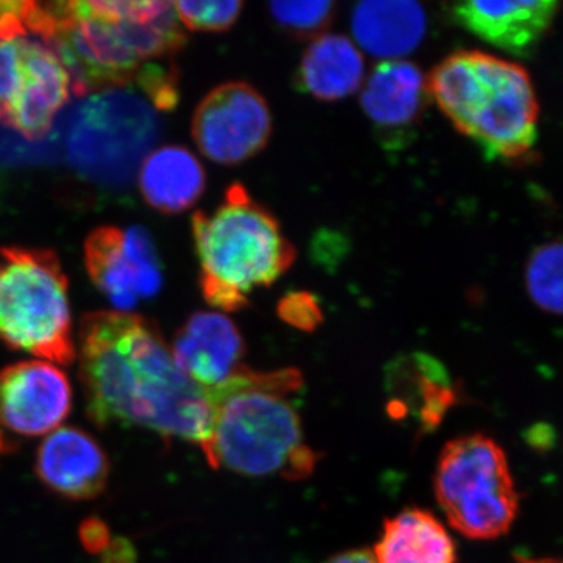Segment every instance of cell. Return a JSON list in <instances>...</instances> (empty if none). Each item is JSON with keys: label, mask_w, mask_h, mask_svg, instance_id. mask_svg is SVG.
<instances>
[{"label": "cell", "mask_w": 563, "mask_h": 563, "mask_svg": "<svg viewBox=\"0 0 563 563\" xmlns=\"http://www.w3.org/2000/svg\"><path fill=\"white\" fill-rule=\"evenodd\" d=\"M76 358L87 417L98 428L136 426L202 451L209 443V388L177 368L154 322L117 310L84 314Z\"/></svg>", "instance_id": "6da1fadb"}, {"label": "cell", "mask_w": 563, "mask_h": 563, "mask_svg": "<svg viewBox=\"0 0 563 563\" xmlns=\"http://www.w3.org/2000/svg\"><path fill=\"white\" fill-rule=\"evenodd\" d=\"M29 33L68 69L76 96L139 87L187 43L173 2H33Z\"/></svg>", "instance_id": "7a4b0ae2"}, {"label": "cell", "mask_w": 563, "mask_h": 563, "mask_svg": "<svg viewBox=\"0 0 563 563\" xmlns=\"http://www.w3.org/2000/svg\"><path fill=\"white\" fill-rule=\"evenodd\" d=\"M301 388L298 369L262 373L244 365L224 384L209 388L213 418L202 453L211 468L290 481L312 476L318 454L307 446L291 402Z\"/></svg>", "instance_id": "3957f363"}, {"label": "cell", "mask_w": 563, "mask_h": 563, "mask_svg": "<svg viewBox=\"0 0 563 563\" xmlns=\"http://www.w3.org/2000/svg\"><path fill=\"white\" fill-rule=\"evenodd\" d=\"M429 96L490 161H520L533 150L539 101L523 66L479 51H459L428 77Z\"/></svg>", "instance_id": "277c9868"}, {"label": "cell", "mask_w": 563, "mask_h": 563, "mask_svg": "<svg viewBox=\"0 0 563 563\" xmlns=\"http://www.w3.org/2000/svg\"><path fill=\"white\" fill-rule=\"evenodd\" d=\"M191 225L203 299L222 312L244 309L252 291L279 280L295 262L279 222L243 185L229 187L211 213L196 211Z\"/></svg>", "instance_id": "5b68a950"}, {"label": "cell", "mask_w": 563, "mask_h": 563, "mask_svg": "<svg viewBox=\"0 0 563 563\" xmlns=\"http://www.w3.org/2000/svg\"><path fill=\"white\" fill-rule=\"evenodd\" d=\"M0 344L36 361H76L69 280L54 251L0 247Z\"/></svg>", "instance_id": "8992f818"}, {"label": "cell", "mask_w": 563, "mask_h": 563, "mask_svg": "<svg viewBox=\"0 0 563 563\" xmlns=\"http://www.w3.org/2000/svg\"><path fill=\"white\" fill-rule=\"evenodd\" d=\"M433 490L450 525L466 539L506 536L520 510L507 455L484 433L444 444Z\"/></svg>", "instance_id": "52a82bcc"}, {"label": "cell", "mask_w": 563, "mask_h": 563, "mask_svg": "<svg viewBox=\"0 0 563 563\" xmlns=\"http://www.w3.org/2000/svg\"><path fill=\"white\" fill-rule=\"evenodd\" d=\"M158 122L150 103L124 88L96 92L74 118L70 162L103 184H124L157 140Z\"/></svg>", "instance_id": "ba28073f"}, {"label": "cell", "mask_w": 563, "mask_h": 563, "mask_svg": "<svg viewBox=\"0 0 563 563\" xmlns=\"http://www.w3.org/2000/svg\"><path fill=\"white\" fill-rule=\"evenodd\" d=\"M70 91L68 69L46 43L0 41V124L31 141L44 139Z\"/></svg>", "instance_id": "9c48e42d"}, {"label": "cell", "mask_w": 563, "mask_h": 563, "mask_svg": "<svg viewBox=\"0 0 563 563\" xmlns=\"http://www.w3.org/2000/svg\"><path fill=\"white\" fill-rule=\"evenodd\" d=\"M272 111L265 98L244 81L213 88L191 121L196 146L209 161L240 165L265 150L272 136Z\"/></svg>", "instance_id": "30bf717a"}, {"label": "cell", "mask_w": 563, "mask_h": 563, "mask_svg": "<svg viewBox=\"0 0 563 563\" xmlns=\"http://www.w3.org/2000/svg\"><path fill=\"white\" fill-rule=\"evenodd\" d=\"M84 254L88 276L117 312L132 313L140 301L162 290L157 247L141 225L128 231L117 225L95 229L85 240Z\"/></svg>", "instance_id": "8fae6325"}, {"label": "cell", "mask_w": 563, "mask_h": 563, "mask_svg": "<svg viewBox=\"0 0 563 563\" xmlns=\"http://www.w3.org/2000/svg\"><path fill=\"white\" fill-rule=\"evenodd\" d=\"M68 374L44 361H25L0 372V429L20 437L49 435L73 410Z\"/></svg>", "instance_id": "7c38bea8"}, {"label": "cell", "mask_w": 563, "mask_h": 563, "mask_svg": "<svg viewBox=\"0 0 563 563\" xmlns=\"http://www.w3.org/2000/svg\"><path fill=\"white\" fill-rule=\"evenodd\" d=\"M35 473L55 495L69 501H90L109 485L110 459L90 432L63 426L41 442Z\"/></svg>", "instance_id": "4fadbf2b"}, {"label": "cell", "mask_w": 563, "mask_h": 563, "mask_svg": "<svg viewBox=\"0 0 563 563\" xmlns=\"http://www.w3.org/2000/svg\"><path fill=\"white\" fill-rule=\"evenodd\" d=\"M429 99L428 79L413 63L380 62L363 80V111L390 147L412 139Z\"/></svg>", "instance_id": "5bb4252c"}, {"label": "cell", "mask_w": 563, "mask_h": 563, "mask_svg": "<svg viewBox=\"0 0 563 563\" xmlns=\"http://www.w3.org/2000/svg\"><path fill=\"white\" fill-rule=\"evenodd\" d=\"M451 18L492 46L526 57L550 31L559 2L555 0H521L488 2L466 0L448 7Z\"/></svg>", "instance_id": "9a60e30c"}, {"label": "cell", "mask_w": 563, "mask_h": 563, "mask_svg": "<svg viewBox=\"0 0 563 563\" xmlns=\"http://www.w3.org/2000/svg\"><path fill=\"white\" fill-rule=\"evenodd\" d=\"M169 350L185 376L203 388H214L242 368L246 346L231 318L196 312L176 332Z\"/></svg>", "instance_id": "2e32d148"}, {"label": "cell", "mask_w": 563, "mask_h": 563, "mask_svg": "<svg viewBox=\"0 0 563 563\" xmlns=\"http://www.w3.org/2000/svg\"><path fill=\"white\" fill-rule=\"evenodd\" d=\"M387 391L391 417H415L422 432L439 428L444 415L459 401L450 373L424 352L402 355L388 365Z\"/></svg>", "instance_id": "e0dca14e"}, {"label": "cell", "mask_w": 563, "mask_h": 563, "mask_svg": "<svg viewBox=\"0 0 563 563\" xmlns=\"http://www.w3.org/2000/svg\"><path fill=\"white\" fill-rule=\"evenodd\" d=\"M426 29L424 10L410 0H369L358 3L352 13V33L358 47L383 62L401 60L417 49Z\"/></svg>", "instance_id": "ac0fdd59"}, {"label": "cell", "mask_w": 563, "mask_h": 563, "mask_svg": "<svg viewBox=\"0 0 563 563\" xmlns=\"http://www.w3.org/2000/svg\"><path fill=\"white\" fill-rule=\"evenodd\" d=\"M139 187L144 201L165 214L190 210L206 190V172L191 151L163 146L140 163Z\"/></svg>", "instance_id": "d6986e66"}, {"label": "cell", "mask_w": 563, "mask_h": 563, "mask_svg": "<svg viewBox=\"0 0 563 563\" xmlns=\"http://www.w3.org/2000/svg\"><path fill=\"white\" fill-rule=\"evenodd\" d=\"M299 87L320 101H340L365 80V62L354 41L343 35H320L302 55Z\"/></svg>", "instance_id": "ffe728a7"}, {"label": "cell", "mask_w": 563, "mask_h": 563, "mask_svg": "<svg viewBox=\"0 0 563 563\" xmlns=\"http://www.w3.org/2000/svg\"><path fill=\"white\" fill-rule=\"evenodd\" d=\"M373 555L377 563H455V543L435 515L412 507L385 520Z\"/></svg>", "instance_id": "44dd1931"}, {"label": "cell", "mask_w": 563, "mask_h": 563, "mask_svg": "<svg viewBox=\"0 0 563 563\" xmlns=\"http://www.w3.org/2000/svg\"><path fill=\"white\" fill-rule=\"evenodd\" d=\"M562 254L561 242L543 244L526 266L529 296L547 313H562Z\"/></svg>", "instance_id": "7402d4cb"}, {"label": "cell", "mask_w": 563, "mask_h": 563, "mask_svg": "<svg viewBox=\"0 0 563 563\" xmlns=\"http://www.w3.org/2000/svg\"><path fill=\"white\" fill-rule=\"evenodd\" d=\"M173 5L177 20L192 32L229 31L239 20L243 9V3L236 0L173 2Z\"/></svg>", "instance_id": "603a6c76"}, {"label": "cell", "mask_w": 563, "mask_h": 563, "mask_svg": "<svg viewBox=\"0 0 563 563\" xmlns=\"http://www.w3.org/2000/svg\"><path fill=\"white\" fill-rule=\"evenodd\" d=\"M333 7L329 0L273 2L269 11L280 27L298 36H309L317 35L331 22Z\"/></svg>", "instance_id": "cb8c5ba5"}, {"label": "cell", "mask_w": 563, "mask_h": 563, "mask_svg": "<svg viewBox=\"0 0 563 563\" xmlns=\"http://www.w3.org/2000/svg\"><path fill=\"white\" fill-rule=\"evenodd\" d=\"M277 313L282 321L303 332H313L322 322L320 303L306 291L290 292L282 298Z\"/></svg>", "instance_id": "d4e9b609"}, {"label": "cell", "mask_w": 563, "mask_h": 563, "mask_svg": "<svg viewBox=\"0 0 563 563\" xmlns=\"http://www.w3.org/2000/svg\"><path fill=\"white\" fill-rule=\"evenodd\" d=\"M32 0H0V41L24 38Z\"/></svg>", "instance_id": "484cf974"}, {"label": "cell", "mask_w": 563, "mask_h": 563, "mask_svg": "<svg viewBox=\"0 0 563 563\" xmlns=\"http://www.w3.org/2000/svg\"><path fill=\"white\" fill-rule=\"evenodd\" d=\"M79 539L81 547L90 554L101 555L102 551L109 547L111 539L110 528L101 518H87L79 528Z\"/></svg>", "instance_id": "4316f807"}, {"label": "cell", "mask_w": 563, "mask_h": 563, "mask_svg": "<svg viewBox=\"0 0 563 563\" xmlns=\"http://www.w3.org/2000/svg\"><path fill=\"white\" fill-rule=\"evenodd\" d=\"M99 558H101V563H136L139 553L131 540L117 537V539H111L109 547L102 551Z\"/></svg>", "instance_id": "83f0119b"}, {"label": "cell", "mask_w": 563, "mask_h": 563, "mask_svg": "<svg viewBox=\"0 0 563 563\" xmlns=\"http://www.w3.org/2000/svg\"><path fill=\"white\" fill-rule=\"evenodd\" d=\"M324 563H377L374 555L366 550L344 551L342 554L333 555Z\"/></svg>", "instance_id": "f1b7e54d"}, {"label": "cell", "mask_w": 563, "mask_h": 563, "mask_svg": "<svg viewBox=\"0 0 563 563\" xmlns=\"http://www.w3.org/2000/svg\"><path fill=\"white\" fill-rule=\"evenodd\" d=\"M11 451H13V443H11L9 437H7L2 429H0V459L5 454L11 453Z\"/></svg>", "instance_id": "f546056e"}, {"label": "cell", "mask_w": 563, "mask_h": 563, "mask_svg": "<svg viewBox=\"0 0 563 563\" xmlns=\"http://www.w3.org/2000/svg\"><path fill=\"white\" fill-rule=\"evenodd\" d=\"M518 563H562L559 559L553 558H526V555H517Z\"/></svg>", "instance_id": "4dcf8cb0"}]
</instances>
